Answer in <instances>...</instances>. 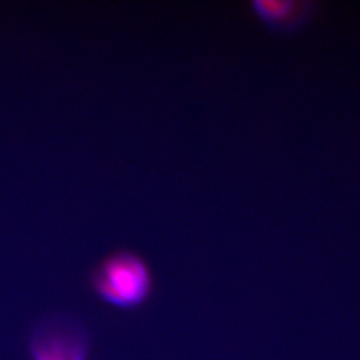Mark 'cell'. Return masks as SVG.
<instances>
[{
  "mask_svg": "<svg viewBox=\"0 0 360 360\" xmlns=\"http://www.w3.org/2000/svg\"><path fill=\"white\" fill-rule=\"evenodd\" d=\"M92 287L103 300L120 309L145 303L152 290V276L145 260L120 251L107 257L94 270Z\"/></svg>",
  "mask_w": 360,
  "mask_h": 360,
  "instance_id": "6da1fadb",
  "label": "cell"
},
{
  "mask_svg": "<svg viewBox=\"0 0 360 360\" xmlns=\"http://www.w3.org/2000/svg\"><path fill=\"white\" fill-rule=\"evenodd\" d=\"M254 4L260 15L270 20L286 19L295 7L292 0H256Z\"/></svg>",
  "mask_w": 360,
  "mask_h": 360,
  "instance_id": "3957f363",
  "label": "cell"
},
{
  "mask_svg": "<svg viewBox=\"0 0 360 360\" xmlns=\"http://www.w3.org/2000/svg\"><path fill=\"white\" fill-rule=\"evenodd\" d=\"M89 335L79 319L57 314L45 317L31 333L33 360H87Z\"/></svg>",
  "mask_w": 360,
  "mask_h": 360,
  "instance_id": "7a4b0ae2",
  "label": "cell"
}]
</instances>
